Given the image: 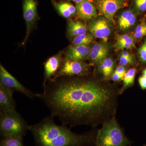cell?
Here are the masks:
<instances>
[{"mask_svg":"<svg viewBox=\"0 0 146 146\" xmlns=\"http://www.w3.org/2000/svg\"><path fill=\"white\" fill-rule=\"evenodd\" d=\"M52 3L57 12L64 18H70L77 14L76 7L68 2L58 3L52 0Z\"/></svg>","mask_w":146,"mask_h":146,"instance_id":"cell-15","label":"cell"},{"mask_svg":"<svg viewBox=\"0 0 146 146\" xmlns=\"http://www.w3.org/2000/svg\"><path fill=\"white\" fill-rule=\"evenodd\" d=\"M94 39V37L93 35L86 33L75 37L72 44L73 46H89L93 42Z\"/></svg>","mask_w":146,"mask_h":146,"instance_id":"cell-19","label":"cell"},{"mask_svg":"<svg viewBox=\"0 0 146 146\" xmlns=\"http://www.w3.org/2000/svg\"><path fill=\"white\" fill-rule=\"evenodd\" d=\"M143 76L146 78V69H145V70H143Z\"/></svg>","mask_w":146,"mask_h":146,"instance_id":"cell-32","label":"cell"},{"mask_svg":"<svg viewBox=\"0 0 146 146\" xmlns=\"http://www.w3.org/2000/svg\"><path fill=\"white\" fill-rule=\"evenodd\" d=\"M91 46H72L69 47L65 53V60L82 61L89 57Z\"/></svg>","mask_w":146,"mask_h":146,"instance_id":"cell-11","label":"cell"},{"mask_svg":"<svg viewBox=\"0 0 146 146\" xmlns=\"http://www.w3.org/2000/svg\"><path fill=\"white\" fill-rule=\"evenodd\" d=\"M139 84L142 89H146V78L143 76H141L138 79Z\"/></svg>","mask_w":146,"mask_h":146,"instance_id":"cell-26","label":"cell"},{"mask_svg":"<svg viewBox=\"0 0 146 146\" xmlns=\"http://www.w3.org/2000/svg\"><path fill=\"white\" fill-rule=\"evenodd\" d=\"M61 62L62 59L59 55L54 56L47 60L44 64V81L43 85L51 79L52 76H55L62 64Z\"/></svg>","mask_w":146,"mask_h":146,"instance_id":"cell-13","label":"cell"},{"mask_svg":"<svg viewBox=\"0 0 146 146\" xmlns=\"http://www.w3.org/2000/svg\"><path fill=\"white\" fill-rule=\"evenodd\" d=\"M109 21L104 17L95 18L90 22L87 28L94 36L106 42L111 33Z\"/></svg>","mask_w":146,"mask_h":146,"instance_id":"cell-9","label":"cell"},{"mask_svg":"<svg viewBox=\"0 0 146 146\" xmlns=\"http://www.w3.org/2000/svg\"><path fill=\"white\" fill-rule=\"evenodd\" d=\"M88 28L79 21H70L68 22V33L70 37H76L87 33Z\"/></svg>","mask_w":146,"mask_h":146,"instance_id":"cell-17","label":"cell"},{"mask_svg":"<svg viewBox=\"0 0 146 146\" xmlns=\"http://www.w3.org/2000/svg\"><path fill=\"white\" fill-rule=\"evenodd\" d=\"M36 0H23V11L24 19L26 24L27 31L25 37L22 45L26 43L32 29L38 18Z\"/></svg>","mask_w":146,"mask_h":146,"instance_id":"cell-8","label":"cell"},{"mask_svg":"<svg viewBox=\"0 0 146 146\" xmlns=\"http://www.w3.org/2000/svg\"><path fill=\"white\" fill-rule=\"evenodd\" d=\"M100 14L110 21H113L116 13L125 5L124 0H93Z\"/></svg>","mask_w":146,"mask_h":146,"instance_id":"cell-7","label":"cell"},{"mask_svg":"<svg viewBox=\"0 0 146 146\" xmlns=\"http://www.w3.org/2000/svg\"><path fill=\"white\" fill-rule=\"evenodd\" d=\"M52 115L29 125L36 146H94L98 130L93 128L85 133H74L67 125H58Z\"/></svg>","mask_w":146,"mask_h":146,"instance_id":"cell-2","label":"cell"},{"mask_svg":"<svg viewBox=\"0 0 146 146\" xmlns=\"http://www.w3.org/2000/svg\"><path fill=\"white\" fill-rule=\"evenodd\" d=\"M35 94L62 124L95 128L115 117L120 90L87 78L60 77L48 80Z\"/></svg>","mask_w":146,"mask_h":146,"instance_id":"cell-1","label":"cell"},{"mask_svg":"<svg viewBox=\"0 0 146 146\" xmlns=\"http://www.w3.org/2000/svg\"><path fill=\"white\" fill-rule=\"evenodd\" d=\"M28 126L16 110L0 114V133L2 138L23 137L26 133Z\"/></svg>","mask_w":146,"mask_h":146,"instance_id":"cell-4","label":"cell"},{"mask_svg":"<svg viewBox=\"0 0 146 146\" xmlns=\"http://www.w3.org/2000/svg\"><path fill=\"white\" fill-rule=\"evenodd\" d=\"M0 146H24L23 137H10L2 138Z\"/></svg>","mask_w":146,"mask_h":146,"instance_id":"cell-21","label":"cell"},{"mask_svg":"<svg viewBox=\"0 0 146 146\" xmlns=\"http://www.w3.org/2000/svg\"><path fill=\"white\" fill-rule=\"evenodd\" d=\"M144 146H146V145H144Z\"/></svg>","mask_w":146,"mask_h":146,"instance_id":"cell-33","label":"cell"},{"mask_svg":"<svg viewBox=\"0 0 146 146\" xmlns=\"http://www.w3.org/2000/svg\"><path fill=\"white\" fill-rule=\"evenodd\" d=\"M115 71L123 77L125 75L126 73L125 68L122 65H120L117 67V69Z\"/></svg>","mask_w":146,"mask_h":146,"instance_id":"cell-27","label":"cell"},{"mask_svg":"<svg viewBox=\"0 0 146 146\" xmlns=\"http://www.w3.org/2000/svg\"><path fill=\"white\" fill-rule=\"evenodd\" d=\"M65 1H72L77 4L81 2L83 0H65Z\"/></svg>","mask_w":146,"mask_h":146,"instance_id":"cell-31","label":"cell"},{"mask_svg":"<svg viewBox=\"0 0 146 146\" xmlns=\"http://www.w3.org/2000/svg\"><path fill=\"white\" fill-rule=\"evenodd\" d=\"M126 43H134V40L129 35L125 34L118 36L115 46H118Z\"/></svg>","mask_w":146,"mask_h":146,"instance_id":"cell-22","label":"cell"},{"mask_svg":"<svg viewBox=\"0 0 146 146\" xmlns=\"http://www.w3.org/2000/svg\"><path fill=\"white\" fill-rule=\"evenodd\" d=\"M132 142L125 136L115 117L103 124L98 130L96 146H131Z\"/></svg>","mask_w":146,"mask_h":146,"instance_id":"cell-3","label":"cell"},{"mask_svg":"<svg viewBox=\"0 0 146 146\" xmlns=\"http://www.w3.org/2000/svg\"><path fill=\"white\" fill-rule=\"evenodd\" d=\"M136 70L135 68H132L126 73L124 76L123 85L122 89L120 90V94H122L126 89L132 86L134 83V79L136 76Z\"/></svg>","mask_w":146,"mask_h":146,"instance_id":"cell-20","label":"cell"},{"mask_svg":"<svg viewBox=\"0 0 146 146\" xmlns=\"http://www.w3.org/2000/svg\"><path fill=\"white\" fill-rule=\"evenodd\" d=\"M0 84L4 86L23 94L30 99H33L35 94L23 86L1 64L0 65Z\"/></svg>","mask_w":146,"mask_h":146,"instance_id":"cell-6","label":"cell"},{"mask_svg":"<svg viewBox=\"0 0 146 146\" xmlns=\"http://www.w3.org/2000/svg\"><path fill=\"white\" fill-rule=\"evenodd\" d=\"M136 15L131 10L123 11L118 19V24L120 29L124 31L130 28L136 23Z\"/></svg>","mask_w":146,"mask_h":146,"instance_id":"cell-16","label":"cell"},{"mask_svg":"<svg viewBox=\"0 0 146 146\" xmlns=\"http://www.w3.org/2000/svg\"><path fill=\"white\" fill-rule=\"evenodd\" d=\"M108 53V47L104 43H96L91 48L89 58L92 63L100 64L106 58Z\"/></svg>","mask_w":146,"mask_h":146,"instance_id":"cell-14","label":"cell"},{"mask_svg":"<svg viewBox=\"0 0 146 146\" xmlns=\"http://www.w3.org/2000/svg\"><path fill=\"white\" fill-rule=\"evenodd\" d=\"M121 55L123 56H125V57H126L128 58H132L133 57L132 56L131 54H130L129 53L127 52H124L122 53Z\"/></svg>","mask_w":146,"mask_h":146,"instance_id":"cell-30","label":"cell"},{"mask_svg":"<svg viewBox=\"0 0 146 146\" xmlns=\"http://www.w3.org/2000/svg\"><path fill=\"white\" fill-rule=\"evenodd\" d=\"M134 7L141 12L146 11V0H133Z\"/></svg>","mask_w":146,"mask_h":146,"instance_id":"cell-23","label":"cell"},{"mask_svg":"<svg viewBox=\"0 0 146 146\" xmlns=\"http://www.w3.org/2000/svg\"><path fill=\"white\" fill-rule=\"evenodd\" d=\"M138 52L141 62L146 63V41H145L143 44L140 47Z\"/></svg>","mask_w":146,"mask_h":146,"instance_id":"cell-24","label":"cell"},{"mask_svg":"<svg viewBox=\"0 0 146 146\" xmlns=\"http://www.w3.org/2000/svg\"><path fill=\"white\" fill-rule=\"evenodd\" d=\"M134 63V58L133 57L128 58L125 57L121 55L120 58L119 63L121 65L125 66L133 64Z\"/></svg>","mask_w":146,"mask_h":146,"instance_id":"cell-25","label":"cell"},{"mask_svg":"<svg viewBox=\"0 0 146 146\" xmlns=\"http://www.w3.org/2000/svg\"><path fill=\"white\" fill-rule=\"evenodd\" d=\"M115 63L110 58H108L100 64V70L103 75L104 79L106 80L113 72Z\"/></svg>","mask_w":146,"mask_h":146,"instance_id":"cell-18","label":"cell"},{"mask_svg":"<svg viewBox=\"0 0 146 146\" xmlns=\"http://www.w3.org/2000/svg\"><path fill=\"white\" fill-rule=\"evenodd\" d=\"M76 8L79 17L85 21L94 19L98 15L96 7L91 0H83L76 4Z\"/></svg>","mask_w":146,"mask_h":146,"instance_id":"cell-12","label":"cell"},{"mask_svg":"<svg viewBox=\"0 0 146 146\" xmlns=\"http://www.w3.org/2000/svg\"><path fill=\"white\" fill-rule=\"evenodd\" d=\"M90 65L82 61L65 60L62 62L54 78L60 77L84 76L89 74Z\"/></svg>","mask_w":146,"mask_h":146,"instance_id":"cell-5","label":"cell"},{"mask_svg":"<svg viewBox=\"0 0 146 146\" xmlns=\"http://www.w3.org/2000/svg\"><path fill=\"white\" fill-rule=\"evenodd\" d=\"M146 35V30L138 32H134L133 36L135 38L137 39H140Z\"/></svg>","mask_w":146,"mask_h":146,"instance_id":"cell-29","label":"cell"},{"mask_svg":"<svg viewBox=\"0 0 146 146\" xmlns=\"http://www.w3.org/2000/svg\"><path fill=\"white\" fill-rule=\"evenodd\" d=\"M123 76L121 75L115 71L113 73L112 76V79L113 81L115 82L120 81V80H121L122 79H123Z\"/></svg>","mask_w":146,"mask_h":146,"instance_id":"cell-28","label":"cell"},{"mask_svg":"<svg viewBox=\"0 0 146 146\" xmlns=\"http://www.w3.org/2000/svg\"><path fill=\"white\" fill-rule=\"evenodd\" d=\"M14 92L0 84V114L16 110V102L13 97Z\"/></svg>","mask_w":146,"mask_h":146,"instance_id":"cell-10","label":"cell"}]
</instances>
